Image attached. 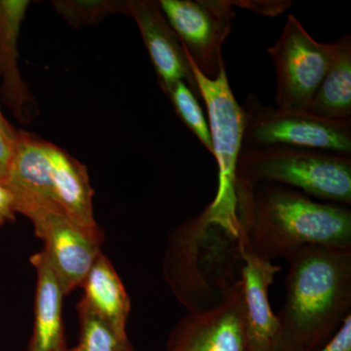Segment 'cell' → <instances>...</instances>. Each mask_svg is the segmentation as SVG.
<instances>
[{
  "instance_id": "1",
  "label": "cell",
  "mask_w": 351,
  "mask_h": 351,
  "mask_svg": "<svg viewBox=\"0 0 351 351\" xmlns=\"http://www.w3.org/2000/svg\"><path fill=\"white\" fill-rule=\"evenodd\" d=\"M239 252L287 258L304 247L351 249V210L276 184L237 186Z\"/></svg>"
},
{
  "instance_id": "2",
  "label": "cell",
  "mask_w": 351,
  "mask_h": 351,
  "mask_svg": "<svg viewBox=\"0 0 351 351\" xmlns=\"http://www.w3.org/2000/svg\"><path fill=\"white\" fill-rule=\"evenodd\" d=\"M285 297L277 315L281 339L317 350L351 314V249L306 246L287 258Z\"/></svg>"
},
{
  "instance_id": "3",
  "label": "cell",
  "mask_w": 351,
  "mask_h": 351,
  "mask_svg": "<svg viewBox=\"0 0 351 351\" xmlns=\"http://www.w3.org/2000/svg\"><path fill=\"white\" fill-rule=\"evenodd\" d=\"M276 184L309 197L351 204V154L299 147H242L237 186Z\"/></svg>"
},
{
  "instance_id": "4",
  "label": "cell",
  "mask_w": 351,
  "mask_h": 351,
  "mask_svg": "<svg viewBox=\"0 0 351 351\" xmlns=\"http://www.w3.org/2000/svg\"><path fill=\"white\" fill-rule=\"evenodd\" d=\"M188 59L200 99L206 105L213 156L219 169L216 195L204 212L212 225L218 226L228 237L237 241L240 226L237 204V166L243 147V110L232 93L225 64L217 77L211 80L200 73L189 57Z\"/></svg>"
},
{
  "instance_id": "5",
  "label": "cell",
  "mask_w": 351,
  "mask_h": 351,
  "mask_svg": "<svg viewBox=\"0 0 351 351\" xmlns=\"http://www.w3.org/2000/svg\"><path fill=\"white\" fill-rule=\"evenodd\" d=\"M244 112L243 147H288L351 154V121L321 119L306 110L263 105L249 94Z\"/></svg>"
},
{
  "instance_id": "6",
  "label": "cell",
  "mask_w": 351,
  "mask_h": 351,
  "mask_svg": "<svg viewBox=\"0 0 351 351\" xmlns=\"http://www.w3.org/2000/svg\"><path fill=\"white\" fill-rule=\"evenodd\" d=\"M335 44L314 40L294 15L267 52L276 69L277 108L306 110L326 75Z\"/></svg>"
},
{
  "instance_id": "7",
  "label": "cell",
  "mask_w": 351,
  "mask_h": 351,
  "mask_svg": "<svg viewBox=\"0 0 351 351\" xmlns=\"http://www.w3.org/2000/svg\"><path fill=\"white\" fill-rule=\"evenodd\" d=\"M164 17L186 56L200 73L217 77L225 64L223 46L232 31L235 13L226 0H161Z\"/></svg>"
},
{
  "instance_id": "8",
  "label": "cell",
  "mask_w": 351,
  "mask_h": 351,
  "mask_svg": "<svg viewBox=\"0 0 351 351\" xmlns=\"http://www.w3.org/2000/svg\"><path fill=\"white\" fill-rule=\"evenodd\" d=\"M166 351H247L240 280L228 285L214 306L182 317L171 334Z\"/></svg>"
},
{
  "instance_id": "9",
  "label": "cell",
  "mask_w": 351,
  "mask_h": 351,
  "mask_svg": "<svg viewBox=\"0 0 351 351\" xmlns=\"http://www.w3.org/2000/svg\"><path fill=\"white\" fill-rule=\"evenodd\" d=\"M44 242V254L61 283L64 295L82 286L100 255L101 234L83 230L60 209L44 210L29 218Z\"/></svg>"
},
{
  "instance_id": "10",
  "label": "cell",
  "mask_w": 351,
  "mask_h": 351,
  "mask_svg": "<svg viewBox=\"0 0 351 351\" xmlns=\"http://www.w3.org/2000/svg\"><path fill=\"white\" fill-rule=\"evenodd\" d=\"M4 186L13 196L15 212L27 218L44 210H62L53 184L49 143L18 132Z\"/></svg>"
},
{
  "instance_id": "11",
  "label": "cell",
  "mask_w": 351,
  "mask_h": 351,
  "mask_svg": "<svg viewBox=\"0 0 351 351\" xmlns=\"http://www.w3.org/2000/svg\"><path fill=\"white\" fill-rule=\"evenodd\" d=\"M127 8L137 23L164 91L167 93L175 83L184 82L196 98L200 99L186 52L164 17L158 2H129Z\"/></svg>"
},
{
  "instance_id": "12",
  "label": "cell",
  "mask_w": 351,
  "mask_h": 351,
  "mask_svg": "<svg viewBox=\"0 0 351 351\" xmlns=\"http://www.w3.org/2000/svg\"><path fill=\"white\" fill-rule=\"evenodd\" d=\"M243 261L240 282L243 293L247 351H267L281 341L277 315L272 311L269 290L281 267L246 252H239Z\"/></svg>"
},
{
  "instance_id": "13",
  "label": "cell",
  "mask_w": 351,
  "mask_h": 351,
  "mask_svg": "<svg viewBox=\"0 0 351 351\" xmlns=\"http://www.w3.org/2000/svg\"><path fill=\"white\" fill-rule=\"evenodd\" d=\"M49 156L55 193L64 215L83 230L101 234L94 219L93 189L86 168L50 143Z\"/></svg>"
},
{
  "instance_id": "14",
  "label": "cell",
  "mask_w": 351,
  "mask_h": 351,
  "mask_svg": "<svg viewBox=\"0 0 351 351\" xmlns=\"http://www.w3.org/2000/svg\"><path fill=\"white\" fill-rule=\"evenodd\" d=\"M31 262L38 274L31 351H64L63 288L43 251L32 256Z\"/></svg>"
},
{
  "instance_id": "15",
  "label": "cell",
  "mask_w": 351,
  "mask_h": 351,
  "mask_svg": "<svg viewBox=\"0 0 351 351\" xmlns=\"http://www.w3.org/2000/svg\"><path fill=\"white\" fill-rule=\"evenodd\" d=\"M82 286V301L91 307L122 338L128 339L127 321L130 313V299L112 263L100 254L90 269Z\"/></svg>"
},
{
  "instance_id": "16",
  "label": "cell",
  "mask_w": 351,
  "mask_h": 351,
  "mask_svg": "<svg viewBox=\"0 0 351 351\" xmlns=\"http://www.w3.org/2000/svg\"><path fill=\"white\" fill-rule=\"evenodd\" d=\"M331 64L306 112L321 119L351 121V38L334 43Z\"/></svg>"
},
{
  "instance_id": "17",
  "label": "cell",
  "mask_w": 351,
  "mask_h": 351,
  "mask_svg": "<svg viewBox=\"0 0 351 351\" xmlns=\"http://www.w3.org/2000/svg\"><path fill=\"white\" fill-rule=\"evenodd\" d=\"M80 341L78 351H134L128 339L120 337L114 329L84 302L78 306Z\"/></svg>"
},
{
  "instance_id": "18",
  "label": "cell",
  "mask_w": 351,
  "mask_h": 351,
  "mask_svg": "<svg viewBox=\"0 0 351 351\" xmlns=\"http://www.w3.org/2000/svg\"><path fill=\"white\" fill-rule=\"evenodd\" d=\"M177 114L210 154H213L211 133L198 99L186 82H178L167 92Z\"/></svg>"
},
{
  "instance_id": "19",
  "label": "cell",
  "mask_w": 351,
  "mask_h": 351,
  "mask_svg": "<svg viewBox=\"0 0 351 351\" xmlns=\"http://www.w3.org/2000/svg\"><path fill=\"white\" fill-rule=\"evenodd\" d=\"M311 351H351V314L325 345Z\"/></svg>"
},
{
  "instance_id": "20",
  "label": "cell",
  "mask_w": 351,
  "mask_h": 351,
  "mask_svg": "<svg viewBox=\"0 0 351 351\" xmlns=\"http://www.w3.org/2000/svg\"><path fill=\"white\" fill-rule=\"evenodd\" d=\"M232 6L250 9L253 12L276 16L292 5L291 1H230Z\"/></svg>"
},
{
  "instance_id": "21",
  "label": "cell",
  "mask_w": 351,
  "mask_h": 351,
  "mask_svg": "<svg viewBox=\"0 0 351 351\" xmlns=\"http://www.w3.org/2000/svg\"><path fill=\"white\" fill-rule=\"evenodd\" d=\"M14 142L0 130V182L3 184L12 160Z\"/></svg>"
},
{
  "instance_id": "22",
  "label": "cell",
  "mask_w": 351,
  "mask_h": 351,
  "mask_svg": "<svg viewBox=\"0 0 351 351\" xmlns=\"http://www.w3.org/2000/svg\"><path fill=\"white\" fill-rule=\"evenodd\" d=\"M15 219L13 196L9 189L0 182V225Z\"/></svg>"
},
{
  "instance_id": "23",
  "label": "cell",
  "mask_w": 351,
  "mask_h": 351,
  "mask_svg": "<svg viewBox=\"0 0 351 351\" xmlns=\"http://www.w3.org/2000/svg\"><path fill=\"white\" fill-rule=\"evenodd\" d=\"M0 130L3 132L7 137L11 138V140H16V137H17L18 135V131H16L15 129H14L13 127L7 122V120L4 119L3 115H2L1 112H0Z\"/></svg>"
},
{
  "instance_id": "24",
  "label": "cell",
  "mask_w": 351,
  "mask_h": 351,
  "mask_svg": "<svg viewBox=\"0 0 351 351\" xmlns=\"http://www.w3.org/2000/svg\"><path fill=\"white\" fill-rule=\"evenodd\" d=\"M267 351H300L297 350V348H294V346L289 345L286 341H282L281 339L280 343H278L276 346V348H272V350H269Z\"/></svg>"
},
{
  "instance_id": "25",
  "label": "cell",
  "mask_w": 351,
  "mask_h": 351,
  "mask_svg": "<svg viewBox=\"0 0 351 351\" xmlns=\"http://www.w3.org/2000/svg\"><path fill=\"white\" fill-rule=\"evenodd\" d=\"M68 351H78L77 348H73V350H68Z\"/></svg>"
},
{
  "instance_id": "26",
  "label": "cell",
  "mask_w": 351,
  "mask_h": 351,
  "mask_svg": "<svg viewBox=\"0 0 351 351\" xmlns=\"http://www.w3.org/2000/svg\"><path fill=\"white\" fill-rule=\"evenodd\" d=\"M64 351H68V350H64Z\"/></svg>"
}]
</instances>
